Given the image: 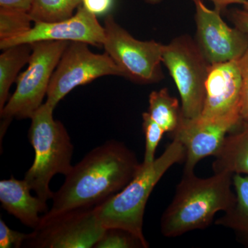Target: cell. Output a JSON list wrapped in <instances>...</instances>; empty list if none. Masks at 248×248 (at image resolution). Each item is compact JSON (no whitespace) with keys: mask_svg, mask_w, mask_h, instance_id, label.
Instances as JSON below:
<instances>
[{"mask_svg":"<svg viewBox=\"0 0 248 248\" xmlns=\"http://www.w3.org/2000/svg\"><path fill=\"white\" fill-rule=\"evenodd\" d=\"M32 22L29 13L0 9V41L11 40L25 33L32 27Z\"/></svg>","mask_w":248,"mask_h":248,"instance_id":"cell-20","label":"cell"},{"mask_svg":"<svg viewBox=\"0 0 248 248\" xmlns=\"http://www.w3.org/2000/svg\"><path fill=\"white\" fill-rule=\"evenodd\" d=\"M243 5H244V10L248 12V0H246V2Z\"/></svg>","mask_w":248,"mask_h":248,"instance_id":"cell-30","label":"cell"},{"mask_svg":"<svg viewBox=\"0 0 248 248\" xmlns=\"http://www.w3.org/2000/svg\"><path fill=\"white\" fill-rule=\"evenodd\" d=\"M145 248L133 234L120 228H107L94 248Z\"/></svg>","mask_w":248,"mask_h":248,"instance_id":"cell-21","label":"cell"},{"mask_svg":"<svg viewBox=\"0 0 248 248\" xmlns=\"http://www.w3.org/2000/svg\"><path fill=\"white\" fill-rule=\"evenodd\" d=\"M55 108L46 102L31 117L29 138L35 158L24 179L31 190L46 202L54 193L49 186L50 181L56 174L66 176L71 171L74 151L64 125L54 119Z\"/></svg>","mask_w":248,"mask_h":248,"instance_id":"cell-4","label":"cell"},{"mask_svg":"<svg viewBox=\"0 0 248 248\" xmlns=\"http://www.w3.org/2000/svg\"><path fill=\"white\" fill-rule=\"evenodd\" d=\"M239 123L229 120H212L198 117H181L172 138L182 142L186 151L184 172H194L195 166L209 156L217 155L221 148L227 133Z\"/></svg>","mask_w":248,"mask_h":248,"instance_id":"cell-13","label":"cell"},{"mask_svg":"<svg viewBox=\"0 0 248 248\" xmlns=\"http://www.w3.org/2000/svg\"><path fill=\"white\" fill-rule=\"evenodd\" d=\"M68 42L43 41L31 44L29 66L18 77L17 87L0 111L1 139L14 119H31L43 104L49 84Z\"/></svg>","mask_w":248,"mask_h":248,"instance_id":"cell-5","label":"cell"},{"mask_svg":"<svg viewBox=\"0 0 248 248\" xmlns=\"http://www.w3.org/2000/svg\"><path fill=\"white\" fill-rule=\"evenodd\" d=\"M148 112L165 133H172L177 128L182 117L179 101L170 95L167 89L153 91L150 94Z\"/></svg>","mask_w":248,"mask_h":248,"instance_id":"cell-18","label":"cell"},{"mask_svg":"<svg viewBox=\"0 0 248 248\" xmlns=\"http://www.w3.org/2000/svg\"><path fill=\"white\" fill-rule=\"evenodd\" d=\"M242 79L238 60L210 64L200 117L207 120H241Z\"/></svg>","mask_w":248,"mask_h":248,"instance_id":"cell-12","label":"cell"},{"mask_svg":"<svg viewBox=\"0 0 248 248\" xmlns=\"http://www.w3.org/2000/svg\"><path fill=\"white\" fill-rule=\"evenodd\" d=\"M31 233L19 232L11 229L2 219H0V248H20L30 238Z\"/></svg>","mask_w":248,"mask_h":248,"instance_id":"cell-23","label":"cell"},{"mask_svg":"<svg viewBox=\"0 0 248 248\" xmlns=\"http://www.w3.org/2000/svg\"><path fill=\"white\" fill-rule=\"evenodd\" d=\"M162 62L180 94L182 117L190 120L200 117L210 63L197 42L188 35L176 37L169 45H164Z\"/></svg>","mask_w":248,"mask_h":248,"instance_id":"cell-6","label":"cell"},{"mask_svg":"<svg viewBox=\"0 0 248 248\" xmlns=\"http://www.w3.org/2000/svg\"><path fill=\"white\" fill-rule=\"evenodd\" d=\"M141 165L122 142L112 140L96 147L65 176L63 185L53 193L51 208L42 218L102 203L123 190Z\"/></svg>","mask_w":248,"mask_h":248,"instance_id":"cell-1","label":"cell"},{"mask_svg":"<svg viewBox=\"0 0 248 248\" xmlns=\"http://www.w3.org/2000/svg\"><path fill=\"white\" fill-rule=\"evenodd\" d=\"M240 73L242 79V93H241V120L248 123V49L238 60Z\"/></svg>","mask_w":248,"mask_h":248,"instance_id":"cell-24","label":"cell"},{"mask_svg":"<svg viewBox=\"0 0 248 248\" xmlns=\"http://www.w3.org/2000/svg\"><path fill=\"white\" fill-rule=\"evenodd\" d=\"M185 158L184 145L177 138H172L164 153L153 162L148 164L142 162L140 170L123 190L96 205L104 226L128 231L138 237L145 248L149 247L143 232L147 202L165 173Z\"/></svg>","mask_w":248,"mask_h":248,"instance_id":"cell-3","label":"cell"},{"mask_svg":"<svg viewBox=\"0 0 248 248\" xmlns=\"http://www.w3.org/2000/svg\"><path fill=\"white\" fill-rule=\"evenodd\" d=\"M122 76V71L107 53L96 54L83 42H69L54 71L46 102L55 108L78 86L104 76Z\"/></svg>","mask_w":248,"mask_h":248,"instance_id":"cell-8","label":"cell"},{"mask_svg":"<svg viewBox=\"0 0 248 248\" xmlns=\"http://www.w3.org/2000/svg\"><path fill=\"white\" fill-rule=\"evenodd\" d=\"M2 50L0 55V111L9 100L10 89L17 81L19 71L29 63L32 46L22 44Z\"/></svg>","mask_w":248,"mask_h":248,"instance_id":"cell-17","label":"cell"},{"mask_svg":"<svg viewBox=\"0 0 248 248\" xmlns=\"http://www.w3.org/2000/svg\"><path fill=\"white\" fill-rule=\"evenodd\" d=\"M106 230L97 207L78 209L50 218L42 217L24 245L36 248H94Z\"/></svg>","mask_w":248,"mask_h":248,"instance_id":"cell-9","label":"cell"},{"mask_svg":"<svg viewBox=\"0 0 248 248\" xmlns=\"http://www.w3.org/2000/svg\"><path fill=\"white\" fill-rule=\"evenodd\" d=\"M31 189L24 179L15 177L0 182V202L8 213L23 224L35 230L40 225V214L46 213V202L31 194Z\"/></svg>","mask_w":248,"mask_h":248,"instance_id":"cell-14","label":"cell"},{"mask_svg":"<svg viewBox=\"0 0 248 248\" xmlns=\"http://www.w3.org/2000/svg\"><path fill=\"white\" fill-rule=\"evenodd\" d=\"M232 179L236 202L215 223L230 228L248 244V175L234 174Z\"/></svg>","mask_w":248,"mask_h":248,"instance_id":"cell-16","label":"cell"},{"mask_svg":"<svg viewBox=\"0 0 248 248\" xmlns=\"http://www.w3.org/2000/svg\"><path fill=\"white\" fill-rule=\"evenodd\" d=\"M81 5L94 16H102L110 11L113 0H82Z\"/></svg>","mask_w":248,"mask_h":248,"instance_id":"cell-25","label":"cell"},{"mask_svg":"<svg viewBox=\"0 0 248 248\" xmlns=\"http://www.w3.org/2000/svg\"><path fill=\"white\" fill-rule=\"evenodd\" d=\"M195 2L197 45L207 61L223 63L239 60L248 49V34L230 27L217 10L210 9L202 0Z\"/></svg>","mask_w":248,"mask_h":248,"instance_id":"cell-10","label":"cell"},{"mask_svg":"<svg viewBox=\"0 0 248 248\" xmlns=\"http://www.w3.org/2000/svg\"><path fill=\"white\" fill-rule=\"evenodd\" d=\"M232 177L228 172L214 173L208 178L184 172L172 202L161 217V234L177 237L210 226L217 213L226 212L236 202Z\"/></svg>","mask_w":248,"mask_h":248,"instance_id":"cell-2","label":"cell"},{"mask_svg":"<svg viewBox=\"0 0 248 248\" xmlns=\"http://www.w3.org/2000/svg\"><path fill=\"white\" fill-rule=\"evenodd\" d=\"M213 3L215 9L221 13L227 9L228 6L234 4H244L246 0H209Z\"/></svg>","mask_w":248,"mask_h":248,"instance_id":"cell-28","label":"cell"},{"mask_svg":"<svg viewBox=\"0 0 248 248\" xmlns=\"http://www.w3.org/2000/svg\"><path fill=\"white\" fill-rule=\"evenodd\" d=\"M239 133L226 136L213 164L214 173L248 175V123Z\"/></svg>","mask_w":248,"mask_h":248,"instance_id":"cell-15","label":"cell"},{"mask_svg":"<svg viewBox=\"0 0 248 248\" xmlns=\"http://www.w3.org/2000/svg\"><path fill=\"white\" fill-rule=\"evenodd\" d=\"M82 4V0H34L29 11L34 23L55 22L68 19Z\"/></svg>","mask_w":248,"mask_h":248,"instance_id":"cell-19","label":"cell"},{"mask_svg":"<svg viewBox=\"0 0 248 248\" xmlns=\"http://www.w3.org/2000/svg\"><path fill=\"white\" fill-rule=\"evenodd\" d=\"M144 1L147 3H149V4H158V3L161 2L163 0H144Z\"/></svg>","mask_w":248,"mask_h":248,"instance_id":"cell-29","label":"cell"},{"mask_svg":"<svg viewBox=\"0 0 248 248\" xmlns=\"http://www.w3.org/2000/svg\"><path fill=\"white\" fill-rule=\"evenodd\" d=\"M34 0H0V9L29 13Z\"/></svg>","mask_w":248,"mask_h":248,"instance_id":"cell-26","label":"cell"},{"mask_svg":"<svg viewBox=\"0 0 248 248\" xmlns=\"http://www.w3.org/2000/svg\"><path fill=\"white\" fill-rule=\"evenodd\" d=\"M230 18L235 27L248 34V12L245 10L233 9L230 12Z\"/></svg>","mask_w":248,"mask_h":248,"instance_id":"cell-27","label":"cell"},{"mask_svg":"<svg viewBox=\"0 0 248 248\" xmlns=\"http://www.w3.org/2000/svg\"><path fill=\"white\" fill-rule=\"evenodd\" d=\"M142 117H143V130L144 132L145 139H146L144 159L143 163L148 164L153 162L156 159L155 153L161 139L164 136L165 131L164 129L152 118L148 112H143Z\"/></svg>","mask_w":248,"mask_h":248,"instance_id":"cell-22","label":"cell"},{"mask_svg":"<svg viewBox=\"0 0 248 248\" xmlns=\"http://www.w3.org/2000/svg\"><path fill=\"white\" fill-rule=\"evenodd\" d=\"M105 40L104 27L94 16L79 6L74 16L55 22H37L30 30L11 40L0 41V48L4 50L22 44L43 41H64L83 42L94 46H101Z\"/></svg>","mask_w":248,"mask_h":248,"instance_id":"cell-11","label":"cell"},{"mask_svg":"<svg viewBox=\"0 0 248 248\" xmlns=\"http://www.w3.org/2000/svg\"><path fill=\"white\" fill-rule=\"evenodd\" d=\"M104 27L103 46L124 78L141 84H153L164 78L161 63L164 45L155 40L134 38L112 15L106 18Z\"/></svg>","mask_w":248,"mask_h":248,"instance_id":"cell-7","label":"cell"}]
</instances>
